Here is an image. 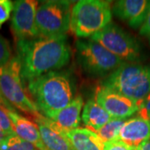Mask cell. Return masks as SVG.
Instances as JSON below:
<instances>
[{"mask_svg":"<svg viewBox=\"0 0 150 150\" xmlns=\"http://www.w3.org/2000/svg\"><path fill=\"white\" fill-rule=\"evenodd\" d=\"M17 54L24 83L63 69L69 63L71 48L64 34L18 41Z\"/></svg>","mask_w":150,"mask_h":150,"instance_id":"1","label":"cell"},{"mask_svg":"<svg viewBox=\"0 0 150 150\" xmlns=\"http://www.w3.org/2000/svg\"><path fill=\"white\" fill-rule=\"evenodd\" d=\"M28 91L40 113L49 118L74 98V85L65 71H53L27 82Z\"/></svg>","mask_w":150,"mask_h":150,"instance_id":"2","label":"cell"},{"mask_svg":"<svg viewBox=\"0 0 150 150\" xmlns=\"http://www.w3.org/2000/svg\"><path fill=\"white\" fill-rule=\"evenodd\" d=\"M101 85L138 103L150 93V64L123 63Z\"/></svg>","mask_w":150,"mask_h":150,"instance_id":"3","label":"cell"},{"mask_svg":"<svg viewBox=\"0 0 150 150\" xmlns=\"http://www.w3.org/2000/svg\"><path fill=\"white\" fill-rule=\"evenodd\" d=\"M111 2L81 0L71 8L70 30L79 38H89L101 31L112 20Z\"/></svg>","mask_w":150,"mask_h":150,"instance_id":"4","label":"cell"},{"mask_svg":"<svg viewBox=\"0 0 150 150\" xmlns=\"http://www.w3.org/2000/svg\"><path fill=\"white\" fill-rule=\"evenodd\" d=\"M0 96L7 103L33 118L42 116L25 91L21 76V64L17 57H12L8 64L0 66Z\"/></svg>","mask_w":150,"mask_h":150,"instance_id":"5","label":"cell"},{"mask_svg":"<svg viewBox=\"0 0 150 150\" xmlns=\"http://www.w3.org/2000/svg\"><path fill=\"white\" fill-rule=\"evenodd\" d=\"M75 50L79 65L92 78L104 79L124 63L102 45L90 39L76 41Z\"/></svg>","mask_w":150,"mask_h":150,"instance_id":"6","label":"cell"},{"mask_svg":"<svg viewBox=\"0 0 150 150\" xmlns=\"http://www.w3.org/2000/svg\"><path fill=\"white\" fill-rule=\"evenodd\" d=\"M89 39L102 45L124 63H140L144 59V50L139 42L112 22Z\"/></svg>","mask_w":150,"mask_h":150,"instance_id":"7","label":"cell"},{"mask_svg":"<svg viewBox=\"0 0 150 150\" xmlns=\"http://www.w3.org/2000/svg\"><path fill=\"white\" fill-rule=\"evenodd\" d=\"M71 2L50 0L42 2L36 12V27L40 37L64 35L70 30Z\"/></svg>","mask_w":150,"mask_h":150,"instance_id":"8","label":"cell"},{"mask_svg":"<svg viewBox=\"0 0 150 150\" xmlns=\"http://www.w3.org/2000/svg\"><path fill=\"white\" fill-rule=\"evenodd\" d=\"M38 6V2L35 0L13 2L11 28L17 42L40 38L35 22Z\"/></svg>","mask_w":150,"mask_h":150,"instance_id":"9","label":"cell"},{"mask_svg":"<svg viewBox=\"0 0 150 150\" xmlns=\"http://www.w3.org/2000/svg\"><path fill=\"white\" fill-rule=\"evenodd\" d=\"M94 99L112 118L126 120L139 110L137 103L101 84L97 88Z\"/></svg>","mask_w":150,"mask_h":150,"instance_id":"10","label":"cell"},{"mask_svg":"<svg viewBox=\"0 0 150 150\" xmlns=\"http://www.w3.org/2000/svg\"><path fill=\"white\" fill-rule=\"evenodd\" d=\"M149 6L148 0H118L114 2L112 13L130 28L139 29L144 23Z\"/></svg>","mask_w":150,"mask_h":150,"instance_id":"11","label":"cell"},{"mask_svg":"<svg viewBox=\"0 0 150 150\" xmlns=\"http://www.w3.org/2000/svg\"><path fill=\"white\" fill-rule=\"evenodd\" d=\"M43 143L48 150H74L66 136L56 123L44 116L34 118Z\"/></svg>","mask_w":150,"mask_h":150,"instance_id":"12","label":"cell"},{"mask_svg":"<svg viewBox=\"0 0 150 150\" xmlns=\"http://www.w3.org/2000/svg\"><path fill=\"white\" fill-rule=\"evenodd\" d=\"M118 139L136 149L150 139V119L137 116L126 119L119 132Z\"/></svg>","mask_w":150,"mask_h":150,"instance_id":"13","label":"cell"},{"mask_svg":"<svg viewBox=\"0 0 150 150\" xmlns=\"http://www.w3.org/2000/svg\"><path fill=\"white\" fill-rule=\"evenodd\" d=\"M7 112L12 121L16 135L30 143L37 150H48L43 143L35 123H33L28 118L21 116L14 110H12V108H7Z\"/></svg>","mask_w":150,"mask_h":150,"instance_id":"14","label":"cell"},{"mask_svg":"<svg viewBox=\"0 0 150 150\" xmlns=\"http://www.w3.org/2000/svg\"><path fill=\"white\" fill-rule=\"evenodd\" d=\"M83 104V97L79 95L74 98L69 105L52 114L48 118L54 122L65 132L78 129L81 122V112Z\"/></svg>","mask_w":150,"mask_h":150,"instance_id":"15","label":"cell"},{"mask_svg":"<svg viewBox=\"0 0 150 150\" xmlns=\"http://www.w3.org/2000/svg\"><path fill=\"white\" fill-rule=\"evenodd\" d=\"M74 150H104V143L93 130L78 128L66 132Z\"/></svg>","mask_w":150,"mask_h":150,"instance_id":"16","label":"cell"},{"mask_svg":"<svg viewBox=\"0 0 150 150\" xmlns=\"http://www.w3.org/2000/svg\"><path fill=\"white\" fill-rule=\"evenodd\" d=\"M112 119V117L95 101V99H88L84 103L81 120L87 129L97 132Z\"/></svg>","mask_w":150,"mask_h":150,"instance_id":"17","label":"cell"},{"mask_svg":"<svg viewBox=\"0 0 150 150\" xmlns=\"http://www.w3.org/2000/svg\"><path fill=\"white\" fill-rule=\"evenodd\" d=\"M125 122L124 119H117L112 118L100 129L95 132L102 141L105 144L108 142H111L113 140L118 139L119 132Z\"/></svg>","mask_w":150,"mask_h":150,"instance_id":"18","label":"cell"},{"mask_svg":"<svg viewBox=\"0 0 150 150\" xmlns=\"http://www.w3.org/2000/svg\"><path fill=\"white\" fill-rule=\"evenodd\" d=\"M0 149L1 150H37L33 145L16 134L8 136L0 144Z\"/></svg>","mask_w":150,"mask_h":150,"instance_id":"19","label":"cell"},{"mask_svg":"<svg viewBox=\"0 0 150 150\" xmlns=\"http://www.w3.org/2000/svg\"><path fill=\"white\" fill-rule=\"evenodd\" d=\"M0 130L8 135L15 134L12 121L7 112V108L4 106V104L1 103H0Z\"/></svg>","mask_w":150,"mask_h":150,"instance_id":"20","label":"cell"},{"mask_svg":"<svg viewBox=\"0 0 150 150\" xmlns=\"http://www.w3.org/2000/svg\"><path fill=\"white\" fill-rule=\"evenodd\" d=\"M12 59L11 48L8 41L0 35V66L4 65Z\"/></svg>","mask_w":150,"mask_h":150,"instance_id":"21","label":"cell"},{"mask_svg":"<svg viewBox=\"0 0 150 150\" xmlns=\"http://www.w3.org/2000/svg\"><path fill=\"white\" fill-rule=\"evenodd\" d=\"M13 3L10 0H0V28L10 17Z\"/></svg>","mask_w":150,"mask_h":150,"instance_id":"22","label":"cell"},{"mask_svg":"<svg viewBox=\"0 0 150 150\" xmlns=\"http://www.w3.org/2000/svg\"><path fill=\"white\" fill-rule=\"evenodd\" d=\"M137 104L139 107V110L137 112L139 113V116L148 118L150 114V93H149L143 100L139 101Z\"/></svg>","mask_w":150,"mask_h":150,"instance_id":"23","label":"cell"},{"mask_svg":"<svg viewBox=\"0 0 150 150\" xmlns=\"http://www.w3.org/2000/svg\"><path fill=\"white\" fill-rule=\"evenodd\" d=\"M104 150H134V148L126 144L119 139L113 140L104 144Z\"/></svg>","mask_w":150,"mask_h":150,"instance_id":"24","label":"cell"},{"mask_svg":"<svg viewBox=\"0 0 150 150\" xmlns=\"http://www.w3.org/2000/svg\"><path fill=\"white\" fill-rule=\"evenodd\" d=\"M139 33L146 38L150 43V6L144 23L139 28Z\"/></svg>","mask_w":150,"mask_h":150,"instance_id":"25","label":"cell"},{"mask_svg":"<svg viewBox=\"0 0 150 150\" xmlns=\"http://www.w3.org/2000/svg\"><path fill=\"white\" fill-rule=\"evenodd\" d=\"M134 150H150V139L144 142L138 148L134 149Z\"/></svg>","mask_w":150,"mask_h":150,"instance_id":"26","label":"cell"},{"mask_svg":"<svg viewBox=\"0 0 150 150\" xmlns=\"http://www.w3.org/2000/svg\"><path fill=\"white\" fill-rule=\"evenodd\" d=\"M8 136H9V135L0 130V144H2V143L6 139V138H7Z\"/></svg>","mask_w":150,"mask_h":150,"instance_id":"27","label":"cell"},{"mask_svg":"<svg viewBox=\"0 0 150 150\" xmlns=\"http://www.w3.org/2000/svg\"><path fill=\"white\" fill-rule=\"evenodd\" d=\"M148 118H149L150 119V114H149V117H148Z\"/></svg>","mask_w":150,"mask_h":150,"instance_id":"28","label":"cell"},{"mask_svg":"<svg viewBox=\"0 0 150 150\" xmlns=\"http://www.w3.org/2000/svg\"><path fill=\"white\" fill-rule=\"evenodd\" d=\"M0 150H1V149H0Z\"/></svg>","mask_w":150,"mask_h":150,"instance_id":"29","label":"cell"}]
</instances>
